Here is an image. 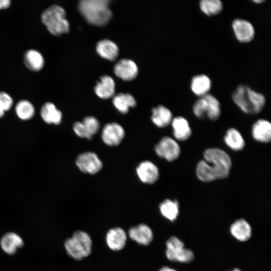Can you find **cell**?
Returning a JSON list of instances; mask_svg holds the SVG:
<instances>
[{
    "label": "cell",
    "instance_id": "1",
    "mask_svg": "<svg viewBox=\"0 0 271 271\" xmlns=\"http://www.w3.org/2000/svg\"><path fill=\"white\" fill-rule=\"evenodd\" d=\"M204 159L197 164L196 173L198 178L203 182L227 178L232 166L229 155L218 148H209L204 152Z\"/></svg>",
    "mask_w": 271,
    "mask_h": 271
},
{
    "label": "cell",
    "instance_id": "2",
    "mask_svg": "<svg viewBox=\"0 0 271 271\" xmlns=\"http://www.w3.org/2000/svg\"><path fill=\"white\" fill-rule=\"evenodd\" d=\"M232 99L242 111L250 114L259 113L265 103L263 94L244 85L237 86L232 94Z\"/></svg>",
    "mask_w": 271,
    "mask_h": 271
},
{
    "label": "cell",
    "instance_id": "3",
    "mask_svg": "<svg viewBox=\"0 0 271 271\" xmlns=\"http://www.w3.org/2000/svg\"><path fill=\"white\" fill-rule=\"evenodd\" d=\"M108 0H81L79 2L80 12L90 24L101 26L110 19L112 14Z\"/></svg>",
    "mask_w": 271,
    "mask_h": 271
},
{
    "label": "cell",
    "instance_id": "4",
    "mask_svg": "<svg viewBox=\"0 0 271 271\" xmlns=\"http://www.w3.org/2000/svg\"><path fill=\"white\" fill-rule=\"evenodd\" d=\"M42 21L53 35L60 36L69 31V24L66 19V12L59 6L53 5L47 9L42 15Z\"/></svg>",
    "mask_w": 271,
    "mask_h": 271
},
{
    "label": "cell",
    "instance_id": "5",
    "mask_svg": "<svg viewBox=\"0 0 271 271\" xmlns=\"http://www.w3.org/2000/svg\"><path fill=\"white\" fill-rule=\"evenodd\" d=\"M64 246L67 253L71 257L81 260L90 254L92 241L86 232L77 231L71 238L66 240Z\"/></svg>",
    "mask_w": 271,
    "mask_h": 271
},
{
    "label": "cell",
    "instance_id": "6",
    "mask_svg": "<svg viewBox=\"0 0 271 271\" xmlns=\"http://www.w3.org/2000/svg\"><path fill=\"white\" fill-rule=\"evenodd\" d=\"M193 110L197 117L202 118L206 116L213 120H217L221 113L219 101L210 94H207L198 99L193 105Z\"/></svg>",
    "mask_w": 271,
    "mask_h": 271
},
{
    "label": "cell",
    "instance_id": "7",
    "mask_svg": "<svg viewBox=\"0 0 271 271\" xmlns=\"http://www.w3.org/2000/svg\"><path fill=\"white\" fill-rule=\"evenodd\" d=\"M166 246V256L171 261L188 263L194 258L193 252L185 248L184 243L176 236H172L167 241Z\"/></svg>",
    "mask_w": 271,
    "mask_h": 271
},
{
    "label": "cell",
    "instance_id": "8",
    "mask_svg": "<svg viewBox=\"0 0 271 271\" xmlns=\"http://www.w3.org/2000/svg\"><path fill=\"white\" fill-rule=\"evenodd\" d=\"M155 150L160 157L170 162L177 159L180 154L179 145L169 137H163L156 145Z\"/></svg>",
    "mask_w": 271,
    "mask_h": 271
},
{
    "label": "cell",
    "instance_id": "9",
    "mask_svg": "<svg viewBox=\"0 0 271 271\" xmlns=\"http://www.w3.org/2000/svg\"><path fill=\"white\" fill-rule=\"evenodd\" d=\"M79 170L85 173L94 174L102 167V163L97 155L93 152H85L79 155L76 159Z\"/></svg>",
    "mask_w": 271,
    "mask_h": 271
},
{
    "label": "cell",
    "instance_id": "10",
    "mask_svg": "<svg viewBox=\"0 0 271 271\" xmlns=\"http://www.w3.org/2000/svg\"><path fill=\"white\" fill-rule=\"evenodd\" d=\"M100 124L93 116L86 117L81 122H76L73 124L74 132L79 137L90 140L98 131Z\"/></svg>",
    "mask_w": 271,
    "mask_h": 271
},
{
    "label": "cell",
    "instance_id": "11",
    "mask_svg": "<svg viewBox=\"0 0 271 271\" xmlns=\"http://www.w3.org/2000/svg\"><path fill=\"white\" fill-rule=\"evenodd\" d=\"M124 137V130L119 124L112 122L106 124L103 127L101 138L103 142L109 146L118 145Z\"/></svg>",
    "mask_w": 271,
    "mask_h": 271
},
{
    "label": "cell",
    "instance_id": "12",
    "mask_svg": "<svg viewBox=\"0 0 271 271\" xmlns=\"http://www.w3.org/2000/svg\"><path fill=\"white\" fill-rule=\"evenodd\" d=\"M232 27L236 39L241 43H248L251 41L254 37V27L246 20L235 19L232 23Z\"/></svg>",
    "mask_w": 271,
    "mask_h": 271
},
{
    "label": "cell",
    "instance_id": "13",
    "mask_svg": "<svg viewBox=\"0 0 271 271\" xmlns=\"http://www.w3.org/2000/svg\"><path fill=\"white\" fill-rule=\"evenodd\" d=\"M136 171L139 178L144 183L153 184L159 177L158 167L149 161L141 162L137 168Z\"/></svg>",
    "mask_w": 271,
    "mask_h": 271
},
{
    "label": "cell",
    "instance_id": "14",
    "mask_svg": "<svg viewBox=\"0 0 271 271\" xmlns=\"http://www.w3.org/2000/svg\"><path fill=\"white\" fill-rule=\"evenodd\" d=\"M114 71L117 77L125 81H130L137 76L138 68L133 61L123 59L115 64Z\"/></svg>",
    "mask_w": 271,
    "mask_h": 271
},
{
    "label": "cell",
    "instance_id": "15",
    "mask_svg": "<svg viewBox=\"0 0 271 271\" xmlns=\"http://www.w3.org/2000/svg\"><path fill=\"white\" fill-rule=\"evenodd\" d=\"M23 245L24 241L22 238L18 234L13 232L6 233L0 240L2 250L10 255L15 253Z\"/></svg>",
    "mask_w": 271,
    "mask_h": 271
},
{
    "label": "cell",
    "instance_id": "16",
    "mask_svg": "<svg viewBox=\"0 0 271 271\" xmlns=\"http://www.w3.org/2000/svg\"><path fill=\"white\" fill-rule=\"evenodd\" d=\"M128 235L138 243L144 245L150 244L153 237L151 229L144 224L130 228L128 231Z\"/></svg>",
    "mask_w": 271,
    "mask_h": 271
},
{
    "label": "cell",
    "instance_id": "17",
    "mask_svg": "<svg viewBox=\"0 0 271 271\" xmlns=\"http://www.w3.org/2000/svg\"><path fill=\"white\" fill-rule=\"evenodd\" d=\"M106 240L110 249L114 251L119 250L125 245L126 235L121 228H112L107 232Z\"/></svg>",
    "mask_w": 271,
    "mask_h": 271
},
{
    "label": "cell",
    "instance_id": "18",
    "mask_svg": "<svg viewBox=\"0 0 271 271\" xmlns=\"http://www.w3.org/2000/svg\"><path fill=\"white\" fill-rule=\"evenodd\" d=\"M172 125L174 137L178 141H184L191 136L192 130L188 121L182 116L172 119Z\"/></svg>",
    "mask_w": 271,
    "mask_h": 271
},
{
    "label": "cell",
    "instance_id": "19",
    "mask_svg": "<svg viewBox=\"0 0 271 271\" xmlns=\"http://www.w3.org/2000/svg\"><path fill=\"white\" fill-rule=\"evenodd\" d=\"M252 135L256 141L268 143L271 139V124L265 119H259L252 127Z\"/></svg>",
    "mask_w": 271,
    "mask_h": 271
},
{
    "label": "cell",
    "instance_id": "20",
    "mask_svg": "<svg viewBox=\"0 0 271 271\" xmlns=\"http://www.w3.org/2000/svg\"><path fill=\"white\" fill-rule=\"evenodd\" d=\"M151 119L156 126L163 128L171 123L172 114L168 108L160 105L152 109Z\"/></svg>",
    "mask_w": 271,
    "mask_h": 271
},
{
    "label": "cell",
    "instance_id": "21",
    "mask_svg": "<svg viewBox=\"0 0 271 271\" xmlns=\"http://www.w3.org/2000/svg\"><path fill=\"white\" fill-rule=\"evenodd\" d=\"M40 114L43 120L48 124L58 125L61 122L62 113L51 102H46L42 106Z\"/></svg>",
    "mask_w": 271,
    "mask_h": 271
},
{
    "label": "cell",
    "instance_id": "22",
    "mask_svg": "<svg viewBox=\"0 0 271 271\" xmlns=\"http://www.w3.org/2000/svg\"><path fill=\"white\" fill-rule=\"evenodd\" d=\"M230 233L237 240L245 241L251 237V228L245 220L239 219L231 225Z\"/></svg>",
    "mask_w": 271,
    "mask_h": 271
},
{
    "label": "cell",
    "instance_id": "23",
    "mask_svg": "<svg viewBox=\"0 0 271 271\" xmlns=\"http://www.w3.org/2000/svg\"><path fill=\"white\" fill-rule=\"evenodd\" d=\"M94 90L99 97L103 99L109 98L114 95L115 83L111 77L104 75L100 78V81L97 82Z\"/></svg>",
    "mask_w": 271,
    "mask_h": 271
},
{
    "label": "cell",
    "instance_id": "24",
    "mask_svg": "<svg viewBox=\"0 0 271 271\" xmlns=\"http://www.w3.org/2000/svg\"><path fill=\"white\" fill-rule=\"evenodd\" d=\"M211 81L208 76L199 74L194 76L191 82V88L196 95L202 97L207 94L210 90Z\"/></svg>",
    "mask_w": 271,
    "mask_h": 271
},
{
    "label": "cell",
    "instance_id": "25",
    "mask_svg": "<svg viewBox=\"0 0 271 271\" xmlns=\"http://www.w3.org/2000/svg\"><path fill=\"white\" fill-rule=\"evenodd\" d=\"M97 53L102 58L113 61L118 54V48L117 45L109 40H103L99 41L96 47Z\"/></svg>",
    "mask_w": 271,
    "mask_h": 271
},
{
    "label": "cell",
    "instance_id": "26",
    "mask_svg": "<svg viewBox=\"0 0 271 271\" xmlns=\"http://www.w3.org/2000/svg\"><path fill=\"white\" fill-rule=\"evenodd\" d=\"M226 145L234 151L242 150L245 146L244 139L240 133L234 128L227 130L224 138Z\"/></svg>",
    "mask_w": 271,
    "mask_h": 271
},
{
    "label": "cell",
    "instance_id": "27",
    "mask_svg": "<svg viewBox=\"0 0 271 271\" xmlns=\"http://www.w3.org/2000/svg\"><path fill=\"white\" fill-rule=\"evenodd\" d=\"M113 103L121 113H126L130 107H133L136 105L135 99L129 93H121L114 96Z\"/></svg>",
    "mask_w": 271,
    "mask_h": 271
},
{
    "label": "cell",
    "instance_id": "28",
    "mask_svg": "<svg viewBox=\"0 0 271 271\" xmlns=\"http://www.w3.org/2000/svg\"><path fill=\"white\" fill-rule=\"evenodd\" d=\"M24 62L26 66L33 71L41 70L44 64V60L41 54L35 50H29L24 55Z\"/></svg>",
    "mask_w": 271,
    "mask_h": 271
},
{
    "label": "cell",
    "instance_id": "29",
    "mask_svg": "<svg viewBox=\"0 0 271 271\" xmlns=\"http://www.w3.org/2000/svg\"><path fill=\"white\" fill-rule=\"evenodd\" d=\"M162 215L170 221L175 220L179 212V203L177 200L166 199L159 206Z\"/></svg>",
    "mask_w": 271,
    "mask_h": 271
},
{
    "label": "cell",
    "instance_id": "30",
    "mask_svg": "<svg viewBox=\"0 0 271 271\" xmlns=\"http://www.w3.org/2000/svg\"><path fill=\"white\" fill-rule=\"evenodd\" d=\"M15 111L17 116L24 120L30 119L35 114L33 105L27 100H22L18 102L16 106Z\"/></svg>",
    "mask_w": 271,
    "mask_h": 271
},
{
    "label": "cell",
    "instance_id": "31",
    "mask_svg": "<svg viewBox=\"0 0 271 271\" xmlns=\"http://www.w3.org/2000/svg\"><path fill=\"white\" fill-rule=\"evenodd\" d=\"M199 6L202 12L208 16L217 15L223 9V4L219 0H202Z\"/></svg>",
    "mask_w": 271,
    "mask_h": 271
},
{
    "label": "cell",
    "instance_id": "32",
    "mask_svg": "<svg viewBox=\"0 0 271 271\" xmlns=\"http://www.w3.org/2000/svg\"><path fill=\"white\" fill-rule=\"evenodd\" d=\"M11 97L5 92H0V107L5 111L9 110L13 105Z\"/></svg>",
    "mask_w": 271,
    "mask_h": 271
},
{
    "label": "cell",
    "instance_id": "33",
    "mask_svg": "<svg viewBox=\"0 0 271 271\" xmlns=\"http://www.w3.org/2000/svg\"><path fill=\"white\" fill-rule=\"evenodd\" d=\"M9 0H0V9H7L10 6Z\"/></svg>",
    "mask_w": 271,
    "mask_h": 271
},
{
    "label": "cell",
    "instance_id": "34",
    "mask_svg": "<svg viewBox=\"0 0 271 271\" xmlns=\"http://www.w3.org/2000/svg\"><path fill=\"white\" fill-rule=\"evenodd\" d=\"M159 271H177V270L167 266H164L162 268H161Z\"/></svg>",
    "mask_w": 271,
    "mask_h": 271
},
{
    "label": "cell",
    "instance_id": "35",
    "mask_svg": "<svg viewBox=\"0 0 271 271\" xmlns=\"http://www.w3.org/2000/svg\"><path fill=\"white\" fill-rule=\"evenodd\" d=\"M4 113L5 111L0 107V117H3L4 115Z\"/></svg>",
    "mask_w": 271,
    "mask_h": 271
},
{
    "label": "cell",
    "instance_id": "36",
    "mask_svg": "<svg viewBox=\"0 0 271 271\" xmlns=\"http://www.w3.org/2000/svg\"><path fill=\"white\" fill-rule=\"evenodd\" d=\"M253 2L255 3H257V4H259V3H261L262 2H264V1H262V0H254L253 1Z\"/></svg>",
    "mask_w": 271,
    "mask_h": 271
},
{
    "label": "cell",
    "instance_id": "37",
    "mask_svg": "<svg viewBox=\"0 0 271 271\" xmlns=\"http://www.w3.org/2000/svg\"><path fill=\"white\" fill-rule=\"evenodd\" d=\"M232 271H241L238 268H234L233 270Z\"/></svg>",
    "mask_w": 271,
    "mask_h": 271
}]
</instances>
